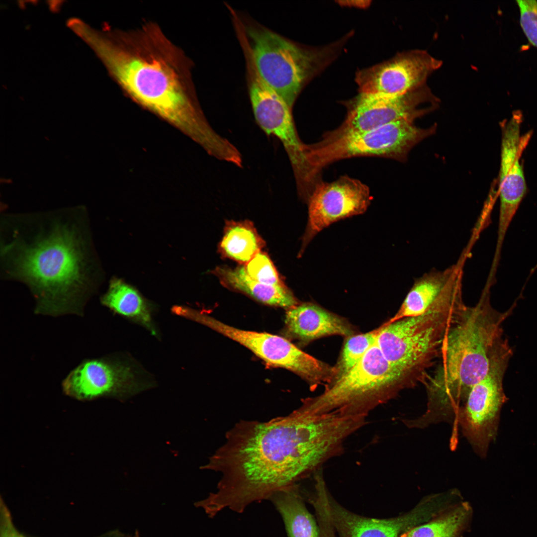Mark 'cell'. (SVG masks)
Returning a JSON list of instances; mask_svg holds the SVG:
<instances>
[{"instance_id": "6da1fadb", "label": "cell", "mask_w": 537, "mask_h": 537, "mask_svg": "<svg viewBox=\"0 0 537 537\" xmlns=\"http://www.w3.org/2000/svg\"><path fill=\"white\" fill-rule=\"evenodd\" d=\"M363 425L358 416L314 415L300 407L267 422L237 423L202 467L222 476L201 507L213 517L226 508L240 513L269 499L341 453L346 439Z\"/></svg>"}, {"instance_id": "7a4b0ae2", "label": "cell", "mask_w": 537, "mask_h": 537, "mask_svg": "<svg viewBox=\"0 0 537 537\" xmlns=\"http://www.w3.org/2000/svg\"><path fill=\"white\" fill-rule=\"evenodd\" d=\"M89 223L80 209L1 219V275L28 287L36 314H84L101 277Z\"/></svg>"}, {"instance_id": "3957f363", "label": "cell", "mask_w": 537, "mask_h": 537, "mask_svg": "<svg viewBox=\"0 0 537 537\" xmlns=\"http://www.w3.org/2000/svg\"><path fill=\"white\" fill-rule=\"evenodd\" d=\"M93 39L95 50L127 95L172 121L187 124L192 136L205 130L191 61L158 24L95 32Z\"/></svg>"}, {"instance_id": "277c9868", "label": "cell", "mask_w": 537, "mask_h": 537, "mask_svg": "<svg viewBox=\"0 0 537 537\" xmlns=\"http://www.w3.org/2000/svg\"><path fill=\"white\" fill-rule=\"evenodd\" d=\"M515 307L504 312L495 309L490 302V287L485 286L474 306L464 304L455 313L442 343L439 364L422 382L428 402L425 412L417 418L420 426L454 423L472 387L488 373L503 337L502 325Z\"/></svg>"}, {"instance_id": "5b68a950", "label": "cell", "mask_w": 537, "mask_h": 537, "mask_svg": "<svg viewBox=\"0 0 537 537\" xmlns=\"http://www.w3.org/2000/svg\"><path fill=\"white\" fill-rule=\"evenodd\" d=\"M462 273L455 272L444 290L423 314L385 322L375 343L385 359L415 385L439 358L442 343L455 313L465 304Z\"/></svg>"}, {"instance_id": "8992f818", "label": "cell", "mask_w": 537, "mask_h": 537, "mask_svg": "<svg viewBox=\"0 0 537 537\" xmlns=\"http://www.w3.org/2000/svg\"><path fill=\"white\" fill-rule=\"evenodd\" d=\"M415 384L384 357L376 343L345 375L300 406L314 415L335 412L365 417L374 408Z\"/></svg>"}, {"instance_id": "52a82bcc", "label": "cell", "mask_w": 537, "mask_h": 537, "mask_svg": "<svg viewBox=\"0 0 537 537\" xmlns=\"http://www.w3.org/2000/svg\"><path fill=\"white\" fill-rule=\"evenodd\" d=\"M513 355L508 341L502 342L494 353L487 375L471 389L458 411L453 425L450 447L457 443L458 428L475 452L481 458L487 454L491 443L497 437L500 415L508 400L503 388V379Z\"/></svg>"}, {"instance_id": "ba28073f", "label": "cell", "mask_w": 537, "mask_h": 537, "mask_svg": "<svg viewBox=\"0 0 537 537\" xmlns=\"http://www.w3.org/2000/svg\"><path fill=\"white\" fill-rule=\"evenodd\" d=\"M245 29L258 75L292 108L314 72L317 55L259 24H248Z\"/></svg>"}, {"instance_id": "9c48e42d", "label": "cell", "mask_w": 537, "mask_h": 537, "mask_svg": "<svg viewBox=\"0 0 537 537\" xmlns=\"http://www.w3.org/2000/svg\"><path fill=\"white\" fill-rule=\"evenodd\" d=\"M436 126L422 128L414 121L401 119L378 128L307 145V158L315 173L339 160L363 156L381 157L403 161L409 151L433 134Z\"/></svg>"}, {"instance_id": "30bf717a", "label": "cell", "mask_w": 537, "mask_h": 537, "mask_svg": "<svg viewBox=\"0 0 537 537\" xmlns=\"http://www.w3.org/2000/svg\"><path fill=\"white\" fill-rule=\"evenodd\" d=\"M187 317L238 342L270 365L292 371L304 379L311 389L321 384L326 386L335 378V366L305 353L283 337L238 329L194 309L189 311Z\"/></svg>"}, {"instance_id": "8fae6325", "label": "cell", "mask_w": 537, "mask_h": 537, "mask_svg": "<svg viewBox=\"0 0 537 537\" xmlns=\"http://www.w3.org/2000/svg\"><path fill=\"white\" fill-rule=\"evenodd\" d=\"M249 93L255 119L268 135L281 142L292 165L298 191L309 193L319 181L307 158V146L297 133L291 109L285 101L267 85L255 70L249 72Z\"/></svg>"}, {"instance_id": "7c38bea8", "label": "cell", "mask_w": 537, "mask_h": 537, "mask_svg": "<svg viewBox=\"0 0 537 537\" xmlns=\"http://www.w3.org/2000/svg\"><path fill=\"white\" fill-rule=\"evenodd\" d=\"M439 101L426 84L394 96L360 93L348 104L343 123L326 133L323 140L370 130L401 119L414 121L436 109Z\"/></svg>"}, {"instance_id": "4fadbf2b", "label": "cell", "mask_w": 537, "mask_h": 537, "mask_svg": "<svg viewBox=\"0 0 537 537\" xmlns=\"http://www.w3.org/2000/svg\"><path fill=\"white\" fill-rule=\"evenodd\" d=\"M151 385L131 362L112 357L85 359L62 384L64 394L82 401L107 396L123 399Z\"/></svg>"}, {"instance_id": "5bb4252c", "label": "cell", "mask_w": 537, "mask_h": 537, "mask_svg": "<svg viewBox=\"0 0 537 537\" xmlns=\"http://www.w3.org/2000/svg\"><path fill=\"white\" fill-rule=\"evenodd\" d=\"M442 61L423 50L403 52L382 64L358 72L360 93L394 96L426 85Z\"/></svg>"}, {"instance_id": "9a60e30c", "label": "cell", "mask_w": 537, "mask_h": 537, "mask_svg": "<svg viewBox=\"0 0 537 537\" xmlns=\"http://www.w3.org/2000/svg\"><path fill=\"white\" fill-rule=\"evenodd\" d=\"M370 200L368 187L358 179L345 176L331 182H319L307 199L308 221L303 248L332 223L363 213Z\"/></svg>"}, {"instance_id": "2e32d148", "label": "cell", "mask_w": 537, "mask_h": 537, "mask_svg": "<svg viewBox=\"0 0 537 537\" xmlns=\"http://www.w3.org/2000/svg\"><path fill=\"white\" fill-rule=\"evenodd\" d=\"M522 115L513 113L502 126L501 162L498 194L500 213L498 237L504 238L510 224L527 192V184L521 158L532 132L521 135Z\"/></svg>"}, {"instance_id": "e0dca14e", "label": "cell", "mask_w": 537, "mask_h": 537, "mask_svg": "<svg viewBox=\"0 0 537 537\" xmlns=\"http://www.w3.org/2000/svg\"><path fill=\"white\" fill-rule=\"evenodd\" d=\"M330 505L332 518L341 537H399L432 519L443 509L441 500L433 495L425 498L407 513L385 519L361 517L337 505Z\"/></svg>"}, {"instance_id": "ac0fdd59", "label": "cell", "mask_w": 537, "mask_h": 537, "mask_svg": "<svg viewBox=\"0 0 537 537\" xmlns=\"http://www.w3.org/2000/svg\"><path fill=\"white\" fill-rule=\"evenodd\" d=\"M285 324L291 336L305 343L328 336L347 338L355 334L353 327L345 319L312 303L287 309Z\"/></svg>"}, {"instance_id": "d6986e66", "label": "cell", "mask_w": 537, "mask_h": 537, "mask_svg": "<svg viewBox=\"0 0 537 537\" xmlns=\"http://www.w3.org/2000/svg\"><path fill=\"white\" fill-rule=\"evenodd\" d=\"M456 267L455 264L443 270H432L415 279L398 311L386 323L425 313L440 296Z\"/></svg>"}, {"instance_id": "ffe728a7", "label": "cell", "mask_w": 537, "mask_h": 537, "mask_svg": "<svg viewBox=\"0 0 537 537\" xmlns=\"http://www.w3.org/2000/svg\"><path fill=\"white\" fill-rule=\"evenodd\" d=\"M215 271L226 286L244 292L264 303L287 309L298 304L293 294L285 286L258 282L248 275L245 267L218 268Z\"/></svg>"}, {"instance_id": "44dd1931", "label": "cell", "mask_w": 537, "mask_h": 537, "mask_svg": "<svg viewBox=\"0 0 537 537\" xmlns=\"http://www.w3.org/2000/svg\"><path fill=\"white\" fill-rule=\"evenodd\" d=\"M103 305L114 313L138 322L156 335L151 304L134 287L122 279L112 278L100 298Z\"/></svg>"}, {"instance_id": "7402d4cb", "label": "cell", "mask_w": 537, "mask_h": 537, "mask_svg": "<svg viewBox=\"0 0 537 537\" xmlns=\"http://www.w3.org/2000/svg\"><path fill=\"white\" fill-rule=\"evenodd\" d=\"M269 499L282 517L288 537H320L316 521L295 484L274 493Z\"/></svg>"}, {"instance_id": "603a6c76", "label": "cell", "mask_w": 537, "mask_h": 537, "mask_svg": "<svg viewBox=\"0 0 537 537\" xmlns=\"http://www.w3.org/2000/svg\"><path fill=\"white\" fill-rule=\"evenodd\" d=\"M472 515L469 504L460 501L399 537H463Z\"/></svg>"}, {"instance_id": "cb8c5ba5", "label": "cell", "mask_w": 537, "mask_h": 537, "mask_svg": "<svg viewBox=\"0 0 537 537\" xmlns=\"http://www.w3.org/2000/svg\"><path fill=\"white\" fill-rule=\"evenodd\" d=\"M260 247L258 235L252 227L244 223H235L228 227L220 243L224 254L244 263L251 260Z\"/></svg>"}, {"instance_id": "d4e9b609", "label": "cell", "mask_w": 537, "mask_h": 537, "mask_svg": "<svg viewBox=\"0 0 537 537\" xmlns=\"http://www.w3.org/2000/svg\"><path fill=\"white\" fill-rule=\"evenodd\" d=\"M380 330V326L368 332L354 334L346 338L340 357L334 366L336 375L334 382L347 373L359 362L375 344Z\"/></svg>"}, {"instance_id": "484cf974", "label": "cell", "mask_w": 537, "mask_h": 537, "mask_svg": "<svg viewBox=\"0 0 537 537\" xmlns=\"http://www.w3.org/2000/svg\"><path fill=\"white\" fill-rule=\"evenodd\" d=\"M245 269L253 279L269 285H283L269 258L265 254L258 252L248 263Z\"/></svg>"}, {"instance_id": "4316f807", "label": "cell", "mask_w": 537, "mask_h": 537, "mask_svg": "<svg viewBox=\"0 0 537 537\" xmlns=\"http://www.w3.org/2000/svg\"><path fill=\"white\" fill-rule=\"evenodd\" d=\"M520 13V23L529 41L537 48V1L516 0Z\"/></svg>"}, {"instance_id": "83f0119b", "label": "cell", "mask_w": 537, "mask_h": 537, "mask_svg": "<svg viewBox=\"0 0 537 537\" xmlns=\"http://www.w3.org/2000/svg\"><path fill=\"white\" fill-rule=\"evenodd\" d=\"M0 537H26L15 528L10 512L1 497L0 501Z\"/></svg>"}, {"instance_id": "f1b7e54d", "label": "cell", "mask_w": 537, "mask_h": 537, "mask_svg": "<svg viewBox=\"0 0 537 537\" xmlns=\"http://www.w3.org/2000/svg\"><path fill=\"white\" fill-rule=\"evenodd\" d=\"M340 2H341L343 5H352L358 7H365L368 5L369 3V1L365 0H347Z\"/></svg>"}, {"instance_id": "f546056e", "label": "cell", "mask_w": 537, "mask_h": 537, "mask_svg": "<svg viewBox=\"0 0 537 537\" xmlns=\"http://www.w3.org/2000/svg\"><path fill=\"white\" fill-rule=\"evenodd\" d=\"M100 537H121L120 534L115 532L106 534Z\"/></svg>"}, {"instance_id": "4dcf8cb0", "label": "cell", "mask_w": 537, "mask_h": 537, "mask_svg": "<svg viewBox=\"0 0 537 537\" xmlns=\"http://www.w3.org/2000/svg\"><path fill=\"white\" fill-rule=\"evenodd\" d=\"M136 537V536H135V537Z\"/></svg>"}]
</instances>
